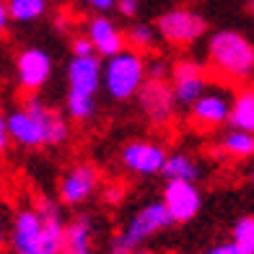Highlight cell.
I'll list each match as a JSON object with an SVG mask.
<instances>
[{
    "instance_id": "277c9868",
    "label": "cell",
    "mask_w": 254,
    "mask_h": 254,
    "mask_svg": "<svg viewBox=\"0 0 254 254\" xmlns=\"http://www.w3.org/2000/svg\"><path fill=\"white\" fill-rule=\"evenodd\" d=\"M145 83V57L137 50H120L117 55L107 57L101 63V88H107V96L114 101L135 99L137 88Z\"/></svg>"
},
{
    "instance_id": "6da1fadb",
    "label": "cell",
    "mask_w": 254,
    "mask_h": 254,
    "mask_svg": "<svg viewBox=\"0 0 254 254\" xmlns=\"http://www.w3.org/2000/svg\"><path fill=\"white\" fill-rule=\"evenodd\" d=\"M65 215L60 202L39 197L37 205L18 207L8 231L13 254H63L65 247Z\"/></svg>"
},
{
    "instance_id": "44dd1931",
    "label": "cell",
    "mask_w": 254,
    "mask_h": 254,
    "mask_svg": "<svg viewBox=\"0 0 254 254\" xmlns=\"http://www.w3.org/2000/svg\"><path fill=\"white\" fill-rule=\"evenodd\" d=\"M65 117L86 125L96 117V99L94 96H75V94H67L65 96Z\"/></svg>"
},
{
    "instance_id": "9c48e42d",
    "label": "cell",
    "mask_w": 254,
    "mask_h": 254,
    "mask_svg": "<svg viewBox=\"0 0 254 254\" xmlns=\"http://www.w3.org/2000/svg\"><path fill=\"white\" fill-rule=\"evenodd\" d=\"M169 151L158 140H130L120 151V164L132 177H156L161 174Z\"/></svg>"
},
{
    "instance_id": "7c38bea8",
    "label": "cell",
    "mask_w": 254,
    "mask_h": 254,
    "mask_svg": "<svg viewBox=\"0 0 254 254\" xmlns=\"http://www.w3.org/2000/svg\"><path fill=\"white\" fill-rule=\"evenodd\" d=\"M99 184H101V174H99V169L94 164H88V161L75 164V166L67 169L63 174V179H60V187H57L60 202L67 205V207L86 205L96 194Z\"/></svg>"
},
{
    "instance_id": "d590c367",
    "label": "cell",
    "mask_w": 254,
    "mask_h": 254,
    "mask_svg": "<svg viewBox=\"0 0 254 254\" xmlns=\"http://www.w3.org/2000/svg\"><path fill=\"white\" fill-rule=\"evenodd\" d=\"M252 88H254V80H252Z\"/></svg>"
},
{
    "instance_id": "ac0fdd59",
    "label": "cell",
    "mask_w": 254,
    "mask_h": 254,
    "mask_svg": "<svg viewBox=\"0 0 254 254\" xmlns=\"http://www.w3.org/2000/svg\"><path fill=\"white\" fill-rule=\"evenodd\" d=\"M228 127L254 132V88H252V83L241 86L234 94V101H231V114H228Z\"/></svg>"
},
{
    "instance_id": "4316f807",
    "label": "cell",
    "mask_w": 254,
    "mask_h": 254,
    "mask_svg": "<svg viewBox=\"0 0 254 254\" xmlns=\"http://www.w3.org/2000/svg\"><path fill=\"white\" fill-rule=\"evenodd\" d=\"M73 55L75 57H83V55H94V47L86 37H75L73 39Z\"/></svg>"
},
{
    "instance_id": "f1b7e54d",
    "label": "cell",
    "mask_w": 254,
    "mask_h": 254,
    "mask_svg": "<svg viewBox=\"0 0 254 254\" xmlns=\"http://www.w3.org/2000/svg\"><path fill=\"white\" fill-rule=\"evenodd\" d=\"M10 145V137H8V127H5V117L0 114V156H3L8 151Z\"/></svg>"
},
{
    "instance_id": "83f0119b",
    "label": "cell",
    "mask_w": 254,
    "mask_h": 254,
    "mask_svg": "<svg viewBox=\"0 0 254 254\" xmlns=\"http://www.w3.org/2000/svg\"><path fill=\"white\" fill-rule=\"evenodd\" d=\"M83 3H86L88 8L99 10V13H109V10L114 8V3H117V0H83Z\"/></svg>"
},
{
    "instance_id": "e575fe53",
    "label": "cell",
    "mask_w": 254,
    "mask_h": 254,
    "mask_svg": "<svg viewBox=\"0 0 254 254\" xmlns=\"http://www.w3.org/2000/svg\"><path fill=\"white\" fill-rule=\"evenodd\" d=\"M252 184H254V169H252Z\"/></svg>"
},
{
    "instance_id": "8992f818",
    "label": "cell",
    "mask_w": 254,
    "mask_h": 254,
    "mask_svg": "<svg viewBox=\"0 0 254 254\" xmlns=\"http://www.w3.org/2000/svg\"><path fill=\"white\" fill-rule=\"evenodd\" d=\"M231 101H234V91L223 83L210 80L207 88L190 104L187 112V125L197 132H215L228 125L231 114Z\"/></svg>"
},
{
    "instance_id": "7402d4cb",
    "label": "cell",
    "mask_w": 254,
    "mask_h": 254,
    "mask_svg": "<svg viewBox=\"0 0 254 254\" xmlns=\"http://www.w3.org/2000/svg\"><path fill=\"white\" fill-rule=\"evenodd\" d=\"M231 241L244 249L247 254H254V215H241L231 228Z\"/></svg>"
},
{
    "instance_id": "1f68e13d",
    "label": "cell",
    "mask_w": 254,
    "mask_h": 254,
    "mask_svg": "<svg viewBox=\"0 0 254 254\" xmlns=\"http://www.w3.org/2000/svg\"><path fill=\"white\" fill-rule=\"evenodd\" d=\"M5 241H8V234H5V228H3V221H0V252L5 249Z\"/></svg>"
},
{
    "instance_id": "9a60e30c",
    "label": "cell",
    "mask_w": 254,
    "mask_h": 254,
    "mask_svg": "<svg viewBox=\"0 0 254 254\" xmlns=\"http://www.w3.org/2000/svg\"><path fill=\"white\" fill-rule=\"evenodd\" d=\"M83 37L91 42L94 55L104 57V60L112 57V55H117L120 50H125V34L107 16H94V18H91L86 24V34H83Z\"/></svg>"
},
{
    "instance_id": "484cf974",
    "label": "cell",
    "mask_w": 254,
    "mask_h": 254,
    "mask_svg": "<svg viewBox=\"0 0 254 254\" xmlns=\"http://www.w3.org/2000/svg\"><path fill=\"white\" fill-rule=\"evenodd\" d=\"M114 8H120V13H122L125 18H135L137 10H140V3H137V0H117V3H114Z\"/></svg>"
},
{
    "instance_id": "4dcf8cb0",
    "label": "cell",
    "mask_w": 254,
    "mask_h": 254,
    "mask_svg": "<svg viewBox=\"0 0 254 254\" xmlns=\"http://www.w3.org/2000/svg\"><path fill=\"white\" fill-rule=\"evenodd\" d=\"M10 24V18H8V8H5V0H0V34H5Z\"/></svg>"
},
{
    "instance_id": "7a4b0ae2",
    "label": "cell",
    "mask_w": 254,
    "mask_h": 254,
    "mask_svg": "<svg viewBox=\"0 0 254 254\" xmlns=\"http://www.w3.org/2000/svg\"><path fill=\"white\" fill-rule=\"evenodd\" d=\"M5 127L10 143L29 148V151L42 145H63L70 137L67 117L52 104H47L39 94H26L18 109L5 114Z\"/></svg>"
},
{
    "instance_id": "52a82bcc",
    "label": "cell",
    "mask_w": 254,
    "mask_h": 254,
    "mask_svg": "<svg viewBox=\"0 0 254 254\" xmlns=\"http://www.w3.org/2000/svg\"><path fill=\"white\" fill-rule=\"evenodd\" d=\"M153 29H156V37H161L166 44L184 50L197 44L207 34V21L194 8H171L158 16Z\"/></svg>"
},
{
    "instance_id": "d6986e66",
    "label": "cell",
    "mask_w": 254,
    "mask_h": 254,
    "mask_svg": "<svg viewBox=\"0 0 254 254\" xmlns=\"http://www.w3.org/2000/svg\"><path fill=\"white\" fill-rule=\"evenodd\" d=\"M164 179H182V182H197L202 177L200 164L190 153H169L164 166H161Z\"/></svg>"
},
{
    "instance_id": "8d00e7d4",
    "label": "cell",
    "mask_w": 254,
    "mask_h": 254,
    "mask_svg": "<svg viewBox=\"0 0 254 254\" xmlns=\"http://www.w3.org/2000/svg\"><path fill=\"white\" fill-rule=\"evenodd\" d=\"M65 254H70V252H65Z\"/></svg>"
},
{
    "instance_id": "603a6c76",
    "label": "cell",
    "mask_w": 254,
    "mask_h": 254,
    "mask_svg": "<svg viewBox=\"0 0 254 254\" xmlns=\"http://www.w3.org/2000/svg\"><path fill=\"white\" fill-rule=\"evenodd\" d=\"M153 42H156V29L148 26V24H132L130 31L125 34V44H130V47L137 50V52L151 50Z\"/></svg>"
},
{
    "instance_id": "e0dca14e",
    "label": "cell",
    "mask_w": 254,
    "mask_h": 254,
    "mask_svg": "<svg viewBox=\"0 0 254 254\" xmlns=\"http://www.w3.org/2000/svg\"><path fill=\"white\" fill-rule=\"evenodd\" d=\"M218 153L231 161H249L254 158V132L228 127L218 137Z\"/></svg>"
},
{
    "instance_id": "4fadbf2b",
    "label": "cell",
    "mask_w": 254,
    "mask_h": 254,
    "mask_svg": "<svg viewBox=\"0 0 254 254\" xmlns=\"http://www.w3.org/2000/svg\"><path fill=\"white\" fill-rule=\"evenodd\" d=\"M52 78V57L39 47H26L16 55V80L24 94H39Z\"/></svg>"
},
{
    "instance_id": "ba28073f",
    "label": "cell",
    "mask_w": 254,
    "mask_h": 254,
    "mask_svg": "<svg viewBox=\"0 0 254 254\" xmlns=\"http://www.w3.org/2000/svg\"><path fill=\"white\" fill-rule=\"evenodd\" d=\"M135 99H137V109H140V114L153 127H169V125H174L177 112H179V104L174 99V91H171L169 80L145 78V83L137 88Z\"/></svg>"
},
{
    "instance_id": "3957f363",
    "label": "cell",
    "mask_w": 254,
    "mask_h": 254,
    "mask_svg": "<svg viewBox=\"0 0 254 254\" xmlns=\"http://www.w3.org/2000/svg\"><path fill=\"white\" fill-rule=\"evenodd\" d=\"M205 70L210 80L228 88H241L254 80V42L241 31L221 29L207 37Z\"/></svg>"
},
{
    "instance_id": "d6a6232c",
    "label": "cell",
    "mask_w": 254,
    "mask_h": 254,
    "mask_svg": "<svg viewBox=\"0 0 254 254\" xmlns=\"http://www.w3.org/2000/svg\"><path fill=\"white\" fill-rule=\"evenodd\" d=\"M130 254H153V252H148V249H143V247H137V249H132Z\"/></svg>"
},
{
    "instance_id": "2e32d148",
    "label": "cell",
    "mask_w": 254,
    "mask_h": 254,
    "mask_svg": "<svg viewBox=\"0 0 254 254\" xmlns=\"http://www.w3.org/2000/svg\"><path fill=\"white\" fill-rule=\"evenodd\" d=\"M65 247L63 254H94V221L91 215H75L70 221H65Z\"/></svg>"
},
{
    "instance_id": "836d02e7",
    "label": "cell",
    "mask_w": 254,
    "mask_h": 254,
    "mask_svg": "<svg viewBox=\"0 0 254 254\" xmlns=\"http://www.w3.org/2000/svg\"><path fill=\"white\" fill-rule=\"evenodd\" d=\"M247 5H249V10H252V16H254V0H247Z\"/></svg>"
},
{
    "instance_id": "30bf717a",
    "label": "cell",
    "mask_w": 254,
    "mask_h": 254,
    "mask_svg": "<svg viewBox=\"0 0 254 254\" xmlns=\"http://www.w3.org/2000/svg\"><path fill=\"white\" fill-rule=\"evenodd\" d=\"M169 83H171V91H174L177 104L187 109L190 104L207 88L210 75H207L205 65H200L197 60H192V57H182V60L171 63Z\"/></svg>"
},
{
    "instance_id": "8fae6325",
    "label": "cell",
    "mask_w": 254,
    "mask_h": 254,
    "mask_svg": "<svg viewBox=\"0 0 254 254\" xmlns=\"http://www.w3.org/2000/svg\"><path fill=\"white\" fill-rule=\"evenodd\" d=\"M161 202H164V207L169 210L174 223H190L202 210V192L197 187V182L166 179Z\"/></svg>"
},
{
    "instance_id": "5b68a950",
    "label": "cell",
    "mask_w": 254,
    "mask_h": 254,
    "mask_svg": "<svg viewBox=\"0 0 254 254\" xmlns=\"http://www.w3.org/2000/svg\"><path fill=\"white\" fill-rule=\"evenodd\" d=\"M174 226L171 221L169 210L164 207V202H148L143 207H137V210L130 215V221H127L117 234L112 239V254H130L132 249L143 247L145 241L156 239L158 234H164Z\"/></svg>"
},
{
    "instance_id": "f546056e",
    "label": "cell",
    "mask_w": 254,
    "mask_h": 254,
    "mask_svg": "<svg viewBox=\"0 0 254 254\" xmlns=\"http://www.w3.org/2000/svg\"><path fill=\"white\" fill-rule=\"evenodd\" d=\"M104 200L107 202H120L122 200V187L120 184H112V187L104 190Z\"/></svg>"
},
{
    "instance_id": "cb8c5ba5",
    "label": "cell",
    "mask_w": 254,
    "mask_h": 254,
    "mask_svg": "<svg viewBox=\"0 0 254 254\" xmlns=\"http://www.w3.org/2000/svg\"><path fill=\"white\" fill-rule=\"evenodd\" d=\"M171 73V63L164 57H153V60H145V78L153 80H169Z\"/></svg>"
},
{
    "instance_id": "d4e9b609",
    "label": "cell",
    "mask_w": 254,
    "mask_h": 254,
    "mask_svg": "<svg viewBox=\"0 0 254 254\" xmlns=\"http://www.w3.org/2000/svg\"><path fill=\"white\" fill-rule=\"evenodd\" d=\"M205 254H247L244 249H241L239 244H236V241H221V244H215L210 252H205Z\"/></svg>"
},
{
    "instance_id": "5bb4252c",
    "label": "cell",
    "mask_w": 254,
    "mask_h": 254,
    "mask_svg": "<svg viewBox=\"0 0 254 254\" xmlns=\"http://www.w3.org/2000/svg\"><path fill=\"white\" fill-rule=\"evenodd\" d=\"M101 91V57L83 55L67 63V94L75 96H94Z\"/></svg>"
},
{
    "instance_id": "ffe728a7",
    "label": "cell",
    "mask_w": 254,
    "mask_h": 254,
    "mask_svg": "<svg viewBox=\"0 0 254 254\" xmlns=\"http://www.w3.org/2000/svg\"><path fill=\"white\" fill-rule=\"evenodd\" d=\"M47 0H5L8 18L16 24H31L47 13Z\"/></svg>"
}]
</instances>
